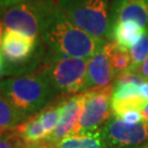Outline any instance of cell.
I'll return each instance as SVG.
<instances>
[{
  "instance_id": "obj_7",
  "label": "cell",
  "mask_w": 148,
  "mask_h": 148,
  "mask_svg": "<svg viewBox=\"0 0 148 148\" xmlns=\"http://www.w3.org/2000/svg\"><path fill=\"white\" fill-rule=\"evenodd\" d=\"M110 148H139L148 143V123L128 124L116 116H111L101 128Z\"/></svg>"
},
{
  "instance_id": "obj_15",
  "label": "cell",
  "mask_w": 148,
  "mask_h": 148,
  "mask_svg": "<svg viewBox=\"0 0 148 148\" xmlns=\"http://www.w3.org/2000/svg\"><path fill=\"white\" fill-rule=\"evenodd\" d=\"M16 131L30 145L44 142L48 137L47 133L45 132L42 123L40 121L38 114H34L32 116L27 117L23 123L16 127Z\"/></svg>"
},
{
  "instance_id": "obj_26",
  "label": "cell",
  "mask_w": 148,
  "mask_h": 148,
  "mask_svg": "<svg viewBox=\"0 0 148 148\" xmlns=\"http://www.w3.org/2000/svg\"><path fill=\"white\" fill-rule=\"evenodd\" d=\"M142 115H143V119L145 122H147L148 123V102L144 106V108L142 109Z\"/></svg>"
},
{
  "instance_id": "obj_28",
  "label": "cell",
  "mask_w": 148,
  "mask_h": 148,
  "mask_svg": "<svg viewBox=\"0 0 148 148\" xmlns=\"http://www.w3.org/2000/svg\"><path fill=\"white\" fill-rule=\"evenodd\" d=\"M3 70H5V64H3L2 57H1V55H0V77H1V75L3 74Z\"/></svg>"
},
{
  "instance_id": "obj_6",
  "label": "cell",
  "mask_w": 148,
  "mask_h": 148,
  "mask_svg": "<svg viewBox=\"0 0 148 148\" xmlns=\"http://www.w3.org/2000/svg\"><path fill=\"white\" fill-rule=\"evenodd\" d=\"M1 20L5 30L19 32L37 40L41 37L40 1L27 0L10 8L2 9Z\"/></svg>"
},
{
  "instance_id": "obj_5",
  "label": "cell",
  "mask_w": 148,
  "mask_h": 148,
  "mask_svg": "<svg viewBox=\"0 0 148 148\" xmlns=\"http://www.w3.org/2000/svg\"><path fill=\"white\" fill-rule=\"evenodd\" d=\"M112 88L91 89L85 92V100L76 134H87L101 130L112 115ZM75 134V135H76Z\"/></svg>"
},
{
  "instance_id": "obj_12",
  "label": "cell",
  "mask_w": 148,
  "mask_h": 148,
  "mask_svg": "<svg viewBox=\"0 0 148 148\" xmlns=\"http://www.w3.org/2000/svg\"><path fill=\"white\" fill-rule=\"evenodd\" d=\"M145 31L147 30L142 29L134 21L115 22L111 24L108 38L119 46L130 49L140 38Z\"/></svg>"
},
{
  "instance_id": "obj_1",
  "label": "cell",
  "mask_w": 148,
  "mask_h": 148,
  "mask_svg": "<svg viewBox=\"0 0 148 148\" xmlns=\"http://www.w3.org/2000/svg\"><path fill=\"white\" fill-rule=\"evenodd\" d=\"M41 38L53 52L54 57L89 59L106 40L91 36L74 25L55 0H38Z\"/></svg>"
},
{
  "instance_id": "obj_25",
  "label": "cell",
  "mask_w": 148,
  "mask_h": 148,
  "mask_svg": "<svg viewBox=\"0 0 148 148\" xmlns=\"http://www.w3.org/2000/svg\"><path fill=\"white\" fill-rule=\"evenodd\" d=\"M31 148H57V145L53 143H49L47 140H44L38 144H34L32 145Z\"/></svg>"
},
{
  "instance_id": "obj_29",
  "label": "cell",
  "mask_w": 148,
  "mask_h": 148,
  "mask_svg": "<svg viewBox=\"0 0 148 148\" xmlns=\"http://www.w3.org/2000/svg\"><path fill=\"white\" fill-rule=\"evenodd\" d=\"M139 148H148V143H147V144H145V145H143L142 147H139Z\"/></svg>"
},
{
  "instance_id": "obj_4",
  "label": "cell",
  "mask_w": 148,
  "mask_h": 148,
  "mask_svg": "<svg viewBox=\"0 0 148 148\" xmlns=\"http://www.w3.org/2000/svg\"><path fill=\"white\" fill-rule=\"evenodd\" d=\"M43 69L58 93L75 95L87 91V59L55 57Z\"/></svg>"
},
{
  "instance_id": "obj_17",
  "label": "cell",
  "mask_w": 148,
  "mask_h": 148,
  "mask_svg": "<svg viewBox=\"0 0 148 148\" xmlns=\"http://www.w3.org/2000/svg\"><path fill=\"white\" fill-rule=\"evenodd\" d=\"M63 102L64 101H60V102L54 104V106H48L47 108H45L40 113H37L45 132L47 133L48 137L53 134L55 128L58 125L59 120H60V114H62Z\"/></svg>"
},
{
  "instance_id": "obj_9",
  "label": "cell",
  "mask_w": 148,
  "mask_h": 148,
  "mask_svg": "<svg viewBox=\"0 0 148 148\" xmlns=\"http://www.w3.org/2000/svg\"><path fill=\"white\" fill-rule=\"evenodd\" d=\"M37 40L29 37L19 32L5 30L1 41V53L7 62L13 65L23 64L31 58Z\"/></svg>"
},
{
  "instance_id": "obj_19",
  "label": "cell",
  "mask_w": 148,
  "mask_h": 148,
  "mask_svg": "<svg viewBox=\"0 0 148 148\" xmlns=\"http://www.w3.org/2000/svg\"><path fill=\"white\" fill-rule=\"evenodd\" d=\"M131 55V68L128 71H135L148 56V30L144 32L140 38L128 49Z\"/></svg>"
},
{
  "instance_id": "obj_8",
  "label": "cell",
  "mask_w": 148,
  "mask_h": 148,
  "mask_svg": "<svg viewBox=\"0 0 148 148\" xmlns=\"http://www.w3.org/2000/svg\"><path fill=\"white\" fill-rule=\"evenodd\" d=\"M115 79V75L110 64L106 41H104L97 49V52L88 59L87 91L91 89L112 88Z\"/></svg>"
},
{
  "instance_id": "obj_13",
  "label": "cell",
  "mask_w": 148,
  "mask_h": 148,
  "mask_svg": "<svg viewBox=\"0 0 148 148\" xmlns=\"http://www.w3.org/2000/svg\"><path fill=\"white\" fill-rule=\"evenodd\" d=\"M57 148H110L101 130L87 134H76L65 137Z\"/></svg>"
},
{
  "instance_id": "obj_16",
  "label": "cell",
  "mask_w": 148,
  "mask_h": 148,
  "mask_svg": "<svg viewBox=\"0 0 148 148\" xmlns=\"http://www.w3.org/2000/svg\"><path fill=\"white\" fill-rule=\"evenodd\" d=\"M106 48H108L110 64H111L112 70L115 75V78H117L120 75L128 71L132 64L128 49L121 47L111 41H106Z\"/></svg>"
},
{
  "instance_id": "obj_18",
  "label": "cell",
  "mask_w": 148,
  "mask_h": 148,
  "mask_svg": "<svg viewBox=\"0 0 148 148\" xmlns=\"http://www.w3.org/2000/svg\"><path fill=\"white\" fill-rule=\"evenodd\" d=\"M148 101L140 98L139 95L126 98V99H112L111 100V110L112 115L120 117L122 114L126 113L132 110H138L142 111L144 106Z\"/></svg>"
},
{
  "instance_id": "obj_27",
  "label": "cell",
  "mask_w": 148,
  "mask_h": 148,
  "mask_svg": "<svg viewBox=\"0 0 148 148\" xmlns=\"http://www.w3.org/2000/svg\"><path fill=\"white\" fill-rule=\"evenodd\" d=\"M3 24H2V20H1V11H0V48H1V41H2V34H3Z\"/></svg>"
},
{
  "instance_id": "obj_2",
  "label": "cell",
  "mask_w": 148,
  "mask_h": 148,
  "mask_svg": "<svg viewBox=\"0 0 148 148\" xmlns=\"http://www.w3.org/2000/svg\"><path fill=\"white\" fill-rule=\"evenodd\" d=\"M0 92L27 119L47 108L58 93L43 68L1 79Z\"/></svg>"
},
{
  "instance_id": "obj_3",
  "label": "cell",
  "mask_w": 148,
  "mask_h": 148,
  "mask_svg": "<svg viewBox=\"0 0 148 148\" xmlns=\"http://www.w3.org/2000/svg\"><path fill=\"white\" fill-rule=\"evenodd\" d=\"M59 9L74 25L91 36L106 40L111 29V0H57Z\"/></svg>"
},
{
  "instance_id": "obj_21",
  "label": "cell",
  "mask_w": 148,
  "mask_h": 148,
  "mask_svg": "<svg viewBox=\"0 0 148 148\" xmlns=\"http://www.w3.org/2000/svg\"><path fill=\"white\" fill-rule=\"evenodd\" d=\"M119 119H121L122 121L126 122L128 124H136V123L144 121L142 112L138 111V110H132V111L126 112V113L122 114Z\"/></svg>"
},
{
  "instance_id": "obj_10",
  "label": "cell",
  "mask_w": 148,
  "mask_h": 148,
  "mask_svg": "<svg viewBox=\"0 0 148 148\" xmlns=\"http://www.w3.org/2000/svg\"><path fill=\"white\" fill-rule=\"evenodd\" d=\"M84 100H85V92L71 95L69 99L64 100L58 125L55 128L53 134L46 139L47 142L58 144L65 137L76 134Z\"/></svg>"
},
{
  "instance_id": "obj_23",
  "label": "cell",
  "mask_w": 148,
  "mask_h": 148,
  "mask_svg": "<svg viewBox=\"0 0 148 148\" xmlns=\"http://www.w3.org/2000/svg\"><path fill=\"white\" fill-rule=\"evenodd\" d=\"M25 1H27V0H0V10L10 8L12 5H19V3L25 2Z\"/></svg>"
},
{
  "instance_id": "obj_14",
  "label": "cell",
  "mask_w": 148,
  "mask_h": 148,
  "mask_svg": "<svg viewBox=\"0 0 148 148\" xmlns=\"http://www.w3.org/2000/svg\"><path fill=\"white\" fill-rule=\"evenodd\" d=\"M27 117L0 92V134L18 127Z\"/></svg>"
},
{
  "instance_id": "obj_20",
  "label": "cell",
  "mask_w": 148,
  "mask_h": 148,
  "mask_svg": "<svg viewBox=\"0 0 148 148\" xmlns=\"http://www.w3.org/2000/svg\"><path fill=\"white\" fill-rule=\"evenodd\" d=\"M22 136L14 130L0 134V148H31Z\"/></svg>"
},
{
  "instance_id": "obj_11",
  "label": "cell",
  "mask_w": 148,
  "mask_h": 148,
  "mask_svg": "<svg viewBox=\"0 0 148 148\" xmlns=\"http://www.w3.org/2000/svg\"><path fill=\"white\" fill-rule=\"evenodd\" d=\"M136 22L148 30V0H114L111 8V24L115 22Z\"/></svg>"
},
{
  "instance_id": "obj_24",
  "label": "cell",
  "mask_w": 148,
  "mask_h": 148,
  "mask_svg": "<svg viewBox=\"0 0 148 148\" xmlns=\"http://www.w3.org/2000/svg\"><path fill=\"white\" fill-rule=\"evenodd\" d=\"M138 95L148 101V81H144L143 84L138 87Z\"/></svg>"
},
{
  "instance_id": "obj_22",
  "label": "cell",
  "mask_w": 148,
  "mask_h": 148,
  "mask_svg": "<svg viewBox=\"0 0 148 148\" xmlns=\"http://www.w3.org/2000/svg\"><path fill=\"white\" fill-rule=\"evenodd\" d=\"M134 73H136L138 76H140L145 81H148V56L147 58L144 60V63Z\"/></svg>"
}]
</instances>
